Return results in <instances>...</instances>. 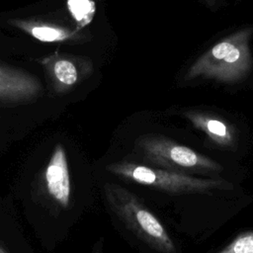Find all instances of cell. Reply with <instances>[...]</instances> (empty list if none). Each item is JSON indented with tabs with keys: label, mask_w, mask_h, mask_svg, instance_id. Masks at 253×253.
Instances as JSON below:
<instances>
[{
	"label": "cell",
	"mask_w": 253,
	"mask_h": 253,
	"mask_svg": "<svg viewBox=\"0 0 253 253\" xmlns=\"http://www.w3.org/2000/svg\"><path fill=\"white\" fill-rule=\"evenodd\" d=\"M251 35L252 29H244L215 43L189 68L186 79L204 76L227 83L243 79L253 65L249 48Z\"/></svg>",
	"instance_id": "obj_1"
},
{
	"label": "cell",
	"mask_w": 253,
	"mask_h": 253,
	"mask_svg": "<svg viewBox=\"0 0 253 253\" xmlns=\"http://www.w3.org/2000/svg\"><path fill=\"white\" fill-rule=\"evenodd\" d=\"M103 190L111 211L137 238L161 253L176 251L162 223L133 193L115 183H106Z\"/></svg>",
	"instance_id": "obj_2"
},
{
	"label": "cell",
	"mask_w": 253,
	"mask_h": 253,
	"mask_svg": "<svg viewBox=\"0 0 253 253\" xmlns=\"http://www.w3.org/2000/svg\"><path fill=\"white\" fill-rule=\"evenodd\" d=\"M107 171L117 177L171 194L202 193L213 189L232 188L224 180L201 179L183 173L122 160L107 166Z\"/></svg>",
	"instance_id": "obj_3"
},
{
	"label": "cell",
	"mask_w": 253,
	"mask_h": 253,
	"mask_svg": "<svg viewBox=\"0 0 253 253\" xmlns=\"http://www.w3.org/2000/svg\"><path fill=\"white\" fill-rule=\"evenodd\" d=\"M134 150L150 165L173 172H218L222 167L207 156L159 134H143L134 141Z\"/></svg>",
	"instance_id": "obj_4"
},
{
	"label": "cell",
	"mask_w": 253,
	"mask_h": 253,
	"mask_svg": "<svg viewBox=\"0 0 253 253\" xmlns=\"http://www.w3.org/2000/svg\"><path fill=\"white\" fill-rule=\"evenodd\" d=\"M51 87L56 94H65L87 79L93 72L89 58L54 52L42 59Z\"/></svg>",
	"instance_id": "obj_5"
},
{
	"label": "cell",
	"mask_w": 253,
	"mask_h": 253,
	"mask_svg": "<svg viewBox=\"0 0 253 253\" xmlns=\"http://www.w3.org/2000/svg\"><path fill=\"white\" fill-rule=\"evenodd\" d=\"M41 185L46 198L57 208L66 209L71 199V180L64 146L56 143L43 168Z\"/></svg>",
	"instance_id": "obj_6"
},
{
	"label": "cell",
	"mask_w": 253,
	"mask_h": 253,
	"mask_svg": "<svg viewBox=\"0 0 253 253\" xmlns=\"http://www.w3.org/2000/svg\"><path fill=\"white\" fill-rule=\"evenodd\" d=\"M42 92L37 77L13 67L0 65V100L7 102H28Z\"/></svg>",
	"instance_id": "obj_7"
},
{
	"label": "cell",
	"mask_w": 253,
	"mask_h": 253,
	"mask_svg": "<svg viewBox=\"0 0 253 253\" xmlns=\"http://www.w3.org/2000/svg\"><path fill=\"white\" fill-rule=\"evenodd\" d=\"M184 116L199 129L203 130L216 144L231 146L235 140V130L222 119L208 113L189 111Z\"/></svg>",
	"instance_id": "obj_8"
},
{
	"label": "cell",
	"mask_w": 253,
	"mask_h": 253,
	"mask_svg": "<svg viewBox=\"0 0 253 253\" xmlns=\"http://www.w3.org/2000/svg\"><path fill=\"white\" fill-rule=\"evenodd\" d=\"M10 25L42 42H62L77 37L78 30H70L61 26L42 23L38 21L14 19Z\"/></svg>",
	"instance_id": "obj_9"
},
{
	"label": "cell",
	"mask_w": 253,
	"mask_h": 253,
	"mask_svg": "<svg viewBox=\"0 0 253 253\" xmlns=\"http://www.w3.org/2000/svg\"><path fill=\"white\" fill-rule=\"evenodd\" d=\"M66 7L77 30L83 29L94 19L96 14V3L94 0H66Z\"/></svg>",
	"instance_id": "obj_10"
},
{
	"label": "cell",
	"mask_w": 253,
	"mask_h": 253,
	"mask_svg": "<svg viewBox=\"0 0 253 253\" xmlns=\"http://www.w3.org/2000/svg\"><path fill=\"white\" fill-rule=\"evenodd\" d=\"M217 253H253V231L239 234L231 243Z\"/></svg>",
	"instance_id": "obj_11"
},
{
	"label": "cell",
	"mask_w": 253,
	"mask_h": 253,
	"mask_svg": "<svg viewBox=\"0 0 253 253\" xmlns=\"http://www.w3.org/2000/svg\"><path fill=\"white\" fill-rule=\"evenodd\" d=\"M92 253H103V238H100L93 247Z\"/></svg>",
	"instance_id": "obj_12"
},
{
	"label": "cell",
	"mask_w": 253,
	"mask_h": 253,
	"mask_svg": "<svg viewBox=\"0 0 253 253\" xmlns=\"http://www.w3.org/2000/svg\"><path fill=\"white\" fill-rule=\"evenodd\" d=\"M206 1H207L211 6H212V5L214 4V2H215V0H206Z\"/></svg>",
	"instance_id": "obj_13"
},
{
	"label": "cell",
	"mask_w": 253,
	"mask_h": 253,
	"mask_svg": "<svg viewBox=\"0 0 253 253\" xmlns=\"http://www.w3.org/2000/svg\"><path fill=\"white\" fill-rule=\"evenodd\" d=\"M0 253H7L6 250H5L1 245H0Z\"/></svg>",
	"instance_id": "obj_14"
}]
</instances>
